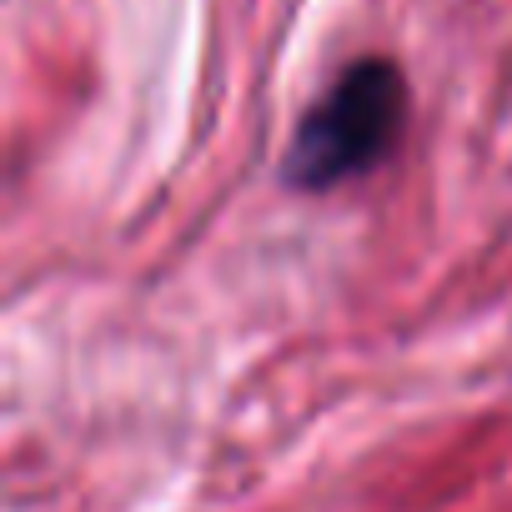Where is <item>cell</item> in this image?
<instances>
[{
	"label": "cell",
	"mask_w": 512,
	"mask_h": 512,
	"mask_svg": "<svg viewBox=\"0 0 512 512\" xmlns=\"http://www.w3.org/2000/svg\"><path fill=\"white\" fill-rule=\"evenodd\" d=\"M402 126H407V76L387 56H362L302 116L287 156V181L297 191H332L372 171L397 146Z\"/></svg>",
	"instance_id": "cell-1"
}]
</instances>
